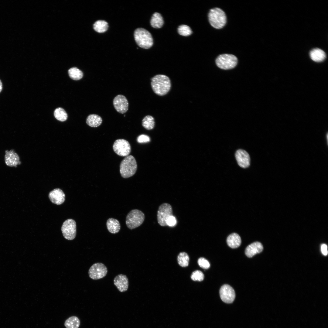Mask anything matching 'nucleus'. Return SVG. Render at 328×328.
<instances>
[{
  "label": "nucleus",
  "instance_id": "7ed1b4c3",
  "mask_svg": "<svg viewBox=\"0 0 328 328\" xmlns=\"http://www.w3.org/2000/svg\"><path fill=\"white\" fill-rule=\"evenodd\" d=\"M208 18L211 25L216 29L222 28L226 23L227 17L225 13L218 8L211 9L208 13Z\"/></svg>",
  "mask_w": 328,
  "mask_h": 328
},
{
  "label": "nucleus",
  "instance_id": "7c9ffc66",
  "mask_svg": "<svg viewBox=\"0 0 328 328\" xmlns=\"http://www.w3.org/2000/svg\"><path fill=\"white\" fill-rule=\"evenodd\" d=\"M198 263L199 266L204 269H207L210 267L209 262L203 258H200L198 260Z\"/></svg>",
  "mask_w": 328,
  "mask_h": 328
},
{
  "label": "nucleus",
  "instance_id": "4be33fe9",
  "mask_svg": "<svg viewBox=\"0 0 328 328\" xmlns=\"http://www.w3.org/2000/svg\"><path fill=\"white\" fill-rule=\"evenodd\" d=\"M163 19L160 14L155 12L153 15L150 20V24L152 27L155 28H160L163 25Z\"/></svg>",
  "mask_w": 328,
  "mask_h": 328
},
{
  "label": "nucleus",
  "instance_id": "f704fd0d",
  "mask_svg": "<svg viewBox=\"0 0 328 328\" xmlns=\"http://www.w3.org/2000/svg\"><path fill=\"white\" fill-rule=\"evenodd\" d=\"M2 84L1 81L0 80V93L2 91Z\"/></svg>",
  "mask_w": 328,
  "mask_h": 328
},
{
  "label": "nucleus",
  "instance_id": "473e14b6",
  "mask_svg": "<svg viewBox=\"0 0 328 328\" xmlns=\"http://www.w3.org/2000/svg\"><path fill=\"white\" fill-rule=\"evenodd\" d=\"M176 220L174 216L173 215L170 216L168 219L166 224L167 226L170 227H173L176 225Z\"/></svg>",
  "mask_w": 328,
  "mask_h": 328
},
{
  "label": "nucleus",
  "instance_id": "b1692460",
  "mask_svg": "<svg viewBox=\"0 0 328 328\" xmlns=\"http://www.w3.org/2000/svg\"><path fill=\"white\" fill-rule=\"evenodd\" d=\"M108 27V23L104 20H98L93 25V28L97 32L102 33L106 32Z\"/></svg>",
  "mask_w": 328,
  "mask_h": 328
},
{
  "label": "nucleus",
  "instance_id": "2f4dec72",
  "mask_svg": "<svg viewBox=\"0 0 328 328\" xmlns=\"http://www.w3.org/2000/svg\"><path fill=\"white\" fill-rule=\"evenodd\" d=\"M137 141L139 143H146L150 142V139L148 135L142 134L139 135L137 138Z\"/></svg>",
  "mask_w": 328,
  "mask_h": 328
},
{
  "label": "nucleus",
  "instance_id": "6ab92c4d",
  "mask_svg": "<svg viewBox=\"0 0 328 328\" xmlns=\"http://www.w3.org/2000/svg\"><path fill=\"white\" fill-rule=\"evenodd\" d=\"M227 242L229 247L232 248H235L240 245L241 243V238L237 233H233L228 236Z\"/></svg>",
  "mask_w": 328,
  "mask_h": 328
},
{
  "label": "nucleus",
  "instance_id": "a878e982",
  "mask_svg": "<svg viewBox=\"0 0 328 328\" xmlns=\"http://www.w3.org/2000/svg\"><path fill=\"white\" fill-rule=\"evenodd\" d=\"M70 77L74 80L81 79L83 76L82 72L76 67H73L69 69L68 71Z\"/></svg>",
  "mask_w": 328,
  "mask_h": 328
},
{
  "label": "nucleus",
  "instance_id": "412c9836",
  "mask_svg": "<svg viewBox=\"0 0 328 328\" xmlns=\"http://www.w3.org/2000/svg\"><path fill=\"white\" fill-rule=\"evenodd\" d=\"M102 119L99 115L96 114H91L88 116L86 119L87 125L92 127H97L102 123Z\"/></svg>",
  "mask_w": 328,
  "mask_h": 328
},
{
  "label": "nucleus",
  "instance_id": "423d86ee",
  "mask_svg": "<svg viewBox=\"0 0 328 328\" xmlns=\"http://www.w3.org/2000/svg\"><path fill=\"white\" fill-rule=\"evenodd\" d=\"M238 62L237 57L234 55L228 54L219 55L216 58V63L219 68L225 70L235 67Z\"/></svg>",
  "mask_w": 328,
  "mask_h": 328
},
{
  "label": "nucleus",
  "instance_id": "f03ea898",
  "mask_svg": "<svg viewBox=\"0 0 328 328\" xmlns=\"http://www.w3.org/2000/svg\"><path fill=\"white\" fill-rule=\"evenodd\" d=\"M137 169V164L135 158L132 155L126 156L121 161L120 165L121 176L127 178L135 174Z\"/></svg>",
  "mask_w": 328,
  "mask_h": 328
},
{
  "label": "nucleus",
  "instance_id": "0eeeda50",
  "mask_svg": "<svg viewBox=\"0 0 328 328\" xmlns=\"http://www.w3.org/2000/svg\"><path fill=\"white\" fill-rule=\"evenodd\" d=\"M173 215L171 206L167 203H164L159 207L157 211V219L159 224L161 226H167L168 218Z\"/></svg>",
  "mask_w": 328,
  "mask_h": 328
},
{
  "label": "nucleus",
  "instance_id": "2eb2a0df",
  "mask_svg": "<svg viewBox=\"0 0 328 328\" xmlns=\"http://www.w3.org/2000/svg\"><path fill=\"white\" fill-rule=\"evenodd\" d=\"M114 285L121 292L126 291L128 288L129 282L127 276L123 274L118 275L114 279Z\"/></svg>",
  "mask_w": 328,
  "mask_h": 328
},
{
  "label": "nucleus",
  "instance_id": "c756f323",
  "mask_svg": "<svg viewBox=\"0 0 328 328\" xmlns=\"http://www.w3.org/2000/svg\"><path fill=\"white\" fill-rule=\"evenodd\" d=\"M191 278L194 281H202L204 279V275L202 272L197 270L192 273Z\"/></svg>",
  "mask_w": 328,
  "mask_h": 328
},
{
  "label": "nucleus",
  "instance_id": "bb28decb",
  "mask_svg": "<svg viewBox=\"0 0 328 328\" xmlns=\"http://www.w3.org/2000/svg\"><path fill=\"white\" fill-rule=\"evenodd\" d=\"M54 115L56 119L61 121H65L67 118V114L61 108H56L54 111Z\"/></svg>",
  "mask_w": 328,
  "mask_h": 328
},
{
  "label": "nucleus",
  "instance_id": "a211bd4d",
  "mask_svg": "<svg viewBox=\"0 0 328 328\" xmlns=\"http://www.w3.org/2000/svg\"><path fill=\"white\" fill-rule=\"evenodd\" d=\"M106 226L108 231L113 234L118 233L121 228L120 224L118 220L112 218H109L107 220Z\"/></svg>",
  "mask_w": 328,
  "mask_h": 328
},
{
  "label": "nucleus",
  "instance_id": "4468645a",
  "mask_svg": "<svg viewBox=\"0 0 328 328\" xmlns=\"http://www.w3.org/2000/svg\"><path fill=\"white\" fill-rule=\"evenodd\" d=\"M48 196L51 202L56 205L62 204L65 199L64 193L59 188L53 189L49 193Z\"/></svg>",
  "mask_w": 328,
  "mask_h": 328
},
{
  "label": "nucleus",
  "instance_id": "9d476101",
  "mask_svg": "<svg viewBox=\"0 0 328 328\" xmlns=\"http://www.w3.org/2000/svg\"><path fill=\"white\" fill-rule=\"evenodd\" d=\"M113 149L118 155L121 156H127L131 152V147L129 142L123 139H118L114 142Z\"/></svg>",
  "mask_w": 328,
  "mask_h": 328
},
{
  "label": "nucleus",
  "instance_id": "f257e3e1",
  "mask_svg": "<svg viewBox=\"0 0 328 328\" xmlns=\"http://www.w3.org/2000/svg\"><path fill=\"white\" fill-rule=\"evenodd\" d=\"M151 80V84L152 90L158 95H165L170 90V80L169 77L165 75H157L152 77Z\"/></svg>",
  "mask_w": 328,
  "mask_h": 328
},
{
  "label": "nucleus",
  "instance_id": "39448f33",
  "mask_svg": "<svg viewBox=\"0 0 328 328\" xmlns=\"http://www.w3.org/2000/svg\"><path fill=\"white\" fill-rule=\"evenodd\" d=\"M145 218V214L141 211L137 209L132 210L126 216V225L130 229H135L143 223Z\"/></svg>",
  "mask_w": 328,
  "mask_h": 328
},
{
  "label": "nucleus",
  "instance_id": "ddd939ff",
  "mask_svg": "<svg viewBox=\"0 0 328 328\" xmlns=\"http://www.w3.org/2000/svg\"><path fill=\"white\" fill-rule=\"evenodd\" d=\"M235 156L238 165L241 167L246 168L250 166V156L245 151L241 149L237 150L235 154Z\"/></svg>",
  "mask_w": 328,
  "mask_h": 328
},
{
  "label": "nucleus",
  "instance_id": "9b49d317",
  "mask_svg": "<svg viewBox=\"0 0 328 328\" xmlns=\"http://www.w3.org/2000/svg\"><path fill=\"white\" fill-rule=\"evenodd\" d=\"M219 293L221 299L226 303H232L235 299V291L233 288L228 285H223L220 289Z\"/></svg>",
  "mask_w": 328,
  "mask_h": 328
},
{
  "label": "nucleus",
  "instance_id": "f8f14e48",
  "mask_svg": "<svg viewBox=\"0 0 328 328\" xmlns=\"http://www.w3.org/2000/svg\"><path fill=\"white\" fill-rule=\"evenodd\" d=\"M113 104L115 109L118 112L124 114L128 110V102L125 97L122 95H117L114 98Z\"/></svg>",
  "mask_w": 328,
  "mask_h": 328
},
{
  "label": "nucleus",
  "instance_id": "c85d7f7f",
  "mask_svg": "<svg viewBox=\"0 0 328 328\" xmlns=\"http://www.w3.org/2000/svg\"><path fill=\"white\" fill-rule=\"evenodd\" d=\"M178 32L179 35L183 36H189L192 32L190 27L185 25H181L179 26L178 28Z\"/></svg>",
  "mask_w": 328,
  "mask_h": 328
},
{
  "label": "nucleus",
  "instance_id": "72a5a7b5",
  "mask_svg": "<svg viewBox=\"0 0 328 328\" xmlns=\"http://www.w3.org/2000/svg\"><path fill=\"white\" fill-rule=\"evenodd\" d=\"M321 250L322 253L324 255H326L328 254L327 247L325 244H323L321 245Z\"/></svg>",
  "mask_w": 328,
  "mask_h": 328
},
{
  "label": "nucleus",
  "instance_id": "dca6fc26",
  "mask_svg": "<svg viewBox=\"0 0 328 328\" xmlns=\"http://www.w3.org/2000/svg\"><path fill=\"white\" fill-rule=\"evenodd\" d=\"M5 156V162L8 166L16 167L17 165L21 163L18 155L14 151L6 150Z\"/></svg>",
  "mask_w": 328,
  "mask_h": 328
},
{
  "label": "nucleus",
  "instance_id": "f3484780",
  "mask_svg": "<svg viewBox=\"0 0 328 328\" xmlns=\"http://www.w3.org/2000/svg\"><path fill=\"white\" fill-rule=\"evenodd\" d=\"M263 247L260 242H254L248 245L245 250V254L249 258H251L255 255L261 252Z\"/></svg>",
  "mask_w": 328,
  "mask_h": 328
},
{
  "label": "nucleus",
  "instance_id": "20e7f679",
  "mask_svg": "<svg viewBox=\"0 0 328 328\" xmlns=\"http://www.w3.org/2000/svg\"><path fill=\"white\" fill-rule=\"evenodd\" d=\"M134 37L137 45L142 48L148 49L153 45V40L151 34L144 29H137L134 32Z\"/></svg>",
  "mask_w": 328,
  "mask_h": 328
},
{
  "label": "nucleus",
  "instance_id": "aec40b11",
  "mask_svg": "<svg viewBox=\"0 0 328 328\" xmlns=\"http://www.w3.org/2000/svg\"><path fill=\"white\" fill-rule=\"evenodd\" d=\"M309 54L311 59L316 62H322L326 58L325 52L319 48H315L312 50L310 51Z\"/></svg>",
  "mask_w": 328,
  "mask_h": 328
},
{
  "label": "nucleus",
  "instance_id": "5701e85b",
  "mask_svg": "<svg viewBox=\"0 0 328 328\" xmlns=\"http://www.w3.org/2000/svg\"><path fill=\"white\" fill-rule=\"evenodd\" d=\"M80 321L77 316H72L67 319L65 321L64 325L66 328H78L80 326Z\"/></svg>",
  "mask_w": 328,
  "mask_h": 328
},
{
  "label": "nucleus",
  "instance_id": "393cba45",
  "mask_svg": "<svg viewBox=\"0 0 328 328\" xmlns=\"http://www.w3.org/2000/svg\"><path fill=\"white\" fill-rule=\"evenodd\" d=\"M154 118L151 116H146L142 119V125L145 129L148 130L152 129L155 126Z\"/></svg>",
  "mask_w": 328,
  "mask_h": 328
},
{
  "label": "nucleus",
  "instance_id": "6e6552de",
  "mask_svg": "<svg viewBox=\"0 0 328 328\" xmlns=\"http://www.w3.org/2000/svg\"><path fill=\"white\" fill-rule=\"evenodd\" d=\"M64 237L69 240H73L76 234V225L75 221L69 219L63 223L61 228Z\"/></svg>",
  "mask_w": 328,
  "mask_h": 328
},
{
  "label": "nucleus",
  "instance_id": "1a4fd4ad",
  "mask_svg": "<svg viewBox=\"0 0 328 328\" xmlns=\"http://www.w3.org/2000/svg\"><path fill=\"white\" fill-rule=\"evenodd\" d=\"M108 272V269L102 263L98 262L93 265L88 271L89 276L93 280H98L104 277Z\"/></svg>",
  "mask_w": 328,
  "mask_h": 328
},
{
  "label": "nucleus",
  "instance_id": "cd10ccee",
  "mask_svg": "<svg viewBox=\"0 0 328 328\" xmlns=\"http://www.w3.org/2000/svg\"><path fill=\"white\" fill-rule=\"evenodd\" d=\"M177 261L180 266L182 267H186L189 265V257L186 253L182 252L178 255Z\"/></svg>",
  "mask_w": 328,
  "mask_h": 328
}]
</instances>
